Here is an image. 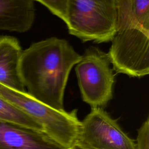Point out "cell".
Instances as JSON below:
<instances>
[{
  "label": "cell",
  "instance_id": "1",
  "mask_svg": "<svg viewBox=\"0 0 149 149\" xmlns=\"http://www.w3.org/2000/svg\"><path fill=\"white\" fill-rule=\"evenodd\" d=\"M81 55L65 40L51 37L22 51L19 72L27 93L57 110H65L64 93L72 68Z\"/></svg>",
  "mask_w": 149,
  "mask_h": 149
},
{
  "label": "cell",
  "instance_id": "2",
  "mask_svg": "<svg viewBox=\"0 0 149 149\" xmlns=\"http://www.w3.org/2000/svg\"><path fill=\"white\" fill-rule=\"evenodd\" d=\"M108 53L113 69L131 77L149 73V0H116L115 31Z\"/></svg>",
  "mask_w": 149,
  "mask_h": 149
},
{
  "label": "cell",
  "instance_id": "3",
  "mask_svg": "<svg viewBox=\"0 0 149 149\" xmlns=\"http://www.w3.org/2000/svg\"><path fill=\"white\" fill-rule=\"evenodd\" d=\"M0 97L34 119L47 135L64 148L69 149L74 144L80 123L77 109L70 112L57 110L26 91H19L1 83Z\"/></svg>",
  "mask_w": 149,
  "mask_h": 149
},
{
  "label": "cell",
  "instance_id": "4",
  "mask_svg": "<svg viewBox=\"0 0 149 149\" xmlns=\"http://www.w3.org/2000/svg\"><path fill=\"white\" fill-rule=\"evenodd\" d=\"M116 20V0H67L69 33L83 42L111 41Z\"/></svg>",
  "mask_w": 149,
  "mask_h": 149
},
{
  "label": "cell",
  "instance_id": "5",
  "mask_svg": "<svg viewBox=\"0 0 149 149\" xmlns=\"http://www.w3.org/2000/svg\"><path fill=\"white\" fill-rule=\"evenodd\" d=\"M108 54L95 47L87 48L75 71L82 100L91 108H102L112 98L114 74Z\"/></svg>",
  "mask_w": 149,
  "mask_h": 149
},
{
  "label": "cell",
  "instance_id": "6",
  "mask_svg": "<svg viewBox=\"0 0 149 149\" xmlns=\"http://www.w3.org/2000/svg\"><path fill=\"white\" fill-rule=\"evenodd\" d=\"M76 144L88 149H137L136 144L102 108H92L80 121Z\"/></svg>",
  "mask_w": 149,
  "mask_h": 149
},
{
  "label": "cell",
  "instance_id": "7",
  "mask_svg": "<svg viewBox=\"0 0 149 149\" xmlns=\"http://www.w3.org/2000/svg\"><path fill=\"white\" fill-rule=\"evenodd\" d=\"M0 149H65L44 132L0 120Z\"/></svg>",
  "mask_w": 149,
  "mask_h": 149
},
{
  "label": "cell",
  "instance_id": "8",
  "mask_svg": "<svg viewBox=\"0 0 149 149\" xmlns=\"http://www.w3.org/2000/svg\"><path fill=\"white\" fill-rule=\"evenodd\" d=\"M17 39L12 36H0V83L10 88L26 91L19 72L22 52Z\"/></svg>",
  "mask_w": 149,
  "mask_h": 149
},
{
  "label": "cell",
  "instance_id": "9",
  "mask_svg": "<svg viewBox=\"0 0 149 149\" xmlns=\"http://www.w3.org/2000/svg\"><path fill=\"white\" fill-rule=\"evenodd\" d=\"M33 0H0V30L24 33L34 22Z\"/></svg>",
  "mask_w": 149,
  "mask_h": 149
},
{
  "label": "cell",
  "instance_id": "10",
  "mask_svg": "<svg viewBox=\"0 0 149 149\" xmlns=\"http://www.w3.org/2000/svg\"><path fill=\"white\" fill-rule=\"evenodd\" d=\"M0 120L16 123L34 130L43 132L41 126L34 119L1 97Z\"/></svg>",
  "mask_w": 149,
  "mask_h": 149
},
{
  "label": "cell",
  "instance_id": "11",
  "mask_svg": "<svg viewBox=\"0 0 149 149\" xmlns=\"http://www.w3.org/2000/svg\"><path fill=\"white\" fill-rule=\"evenodd\" d=\"M47 7L51 12L62 19L65 23L67 20V0H33Z\"/></svg>",
  "mask_w": 149,
  "mask_h": 149
},
{
  "label": "cell",
  "instance_id": "12",
  "mask_svg": "<svg viewBox=\"0 0 149 149\" xmlns=\"http://www.w3.org/2000/svg\"><path fill=\"white\" fill-rule=\"evenodd\" d=\"M137 149H149V118L141 124L137 130L136 138Z\"/></svg>",
  "mask_w": 149,
  "mask_h": 149
},
{
  "label": "cell",
  "instance_id": "13",
  "mask_svg": "<svg viewBox=\"0 0 149 149\" xmlns=\"http://www.w3.org/2000/svg\"><path fill=\"white\" fill-rule=\"evenodd\" d=\"M69 149H88V148H85V147H81V146H80L77 144H74Z\"/></svg>",
  "mask_w": 149,
  "mask_h": 149
}]
</instances>
